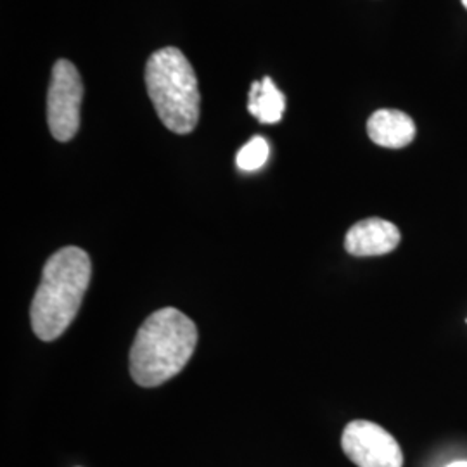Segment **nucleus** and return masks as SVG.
I'll return each instance as SVG.
<instances>
[{"mask_svg": "<svg viewBox=\"0 0 467 467\" xmlns=\"http://www.w3.org/2000/svg\"><path fill=\"white\" fill-rule=\"evenodd\" d=\"M462 4H464V7L467 9V0H462Z\"/></svg>", "mask_w": 467, "mask_h": 467, "instance_id": "11", "label": "nucleus"}, {"mask_svg": "<svg viewBox=\"0 0 467 467\" xmlns=\"http://www.w3.org/2000/svg\"><path fill=\"white\" fill-rule=\"evenodd\" d=\"M198 345L196 324L181 310L167 306L144 320L130 348V374L135 383L154 388L175 378Z\"/></svg>", "mask_w": 467, "mask_h": 467, "instance_id": "1", "label": "nucleus"}, {"mask_svg": "<svg viewBox=\"0 0 467 467\" xmlns=\"http://www.w3.org/2000/svg\"><path fill=\"white\" fill-rule=\"evenodd\" d=\"M285 98L270 77L251 85L248 111L260 123H279L284 117Z\"/></svg>", "mask_w": 467, "mask_h": 467, "instance_id": "8", "label": "nucleus"}, {"mask_svg": "<svg viewBox=\"0 0 467 467\" xmlns=\"http://www.w3.org/2000/svg\"><path fill=\"white\" fill-rule=\"evenodd\" d=\"M368 134L381 148L401 150L414 140L416 123L399 109H378L368 118Z\"/></svg>", "mask_w": 467, "mask_h": 467, "instance_id": "7", "label": "nucleus"}, {"mask_svg": "<svg viewBox=\"0 0 467 467\" xmlns=\"http://www.w3.org/2000/svg\"><path fill=\"white\" fill-rule=\"evenodd\" d=\"M92 277V264L84 250L67 246L56 251L42 272L32 301V329L42 341H54L75 320Z\"/></svg>", "mask_w": 467, "mask_h": 467, "instance_id": "2", "label": "nucleus"}, {"mask_svg": "<svg viewBox=\"0 0 467 467\" xmlns=\"http://www.w3.org/2000/svg\"><path fill=\"white\" fill-rule=\"evenodd\" d=\"M341 447L355 466L403 467L399 441L370 420L358 419L350 422L341 436Z\"/></svg>", "mask_w": 467, "mask_h": 467, "instance_id": "5", "label": "nucleus"}, {"mask_svg": "<svg viewBox=\"0 0 467 467\" xmlns=\"http://www.w3.org/2000/svg\"><path fill=\"white\" fill-rule=\"evenodd\" d=\"M82 99L84 82L77 67L67 59L56 61L47 92V123L56 140L67 142L78 132Z\"/></svg>", "mask_w": 467, "mask_h": 467, "instance_id": "4", "label": "nucleus"}, {"mask_svg": "<svg viewBox=\"0 0 467 467\" xmlns=\"http://www.w3.org/2000/svg\"><path fill=\"white\" fill-rule=\"evenodd\" d=\"M268 156H270V146L267 140L260 135L253 137L248 144H244L235 158L237 167L244 171H254L260 170L267 163Z\"/></svg>", "mask_w": 467, "mask_h": 467, "instance_id": "9", "label": "nucleus"}, {"mask_svg": "<svg viewBox=\"0 0 467 467\" xmlns=\"http://www.w3.org/2000/svg\"><path fill=\"white\" fill-rule=\"evenodd\" d=\"M447 467H467V461H457V462H451Z\"/></svg>", "mask_w": 467, "mask_h": 467, "instance_id": "10", "label": "nucleus"}, {"mask_svg": "<svg viewBox=\"0 0 467 467\" xmlns=\"http://www.w3.org/2000/svg\"><path fill=\"white\" fill-rule=\"evenodd\" d=\"M400 231L383 218L357 222L345 237V250L353 256H381L400 244Z\"/></svg>", "mask_w": 467, "mask_h": 467, "instance_id": "6", "label": "nucleus"}, {"mask_svg": "<svg viewBox=\"0 0 467 467\" xmlns=\"http://www.w3.org/2000/svg\"><path fill=\"white\" fill-rule=\"evenodd\" d=\"M146 87L156 115L173 134H191L200 121L198 77L177 47L156 50L146 65Z\"/></svg>", "mask_w": 467, "mask_h": 467, "instance_id": "3", "label": "nucleus"}]
</instances>
